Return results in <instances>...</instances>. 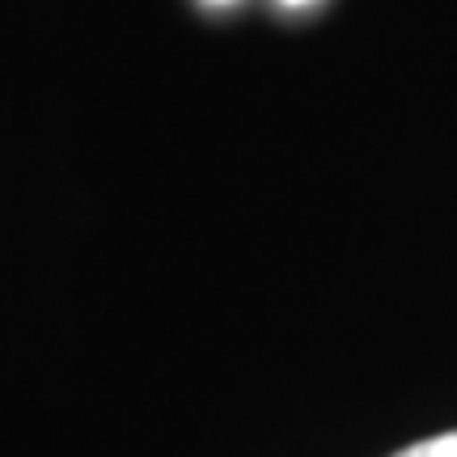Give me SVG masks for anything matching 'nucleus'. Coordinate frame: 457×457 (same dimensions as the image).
I'll return each mask as SVG.
<instances>
[{"instance_id":"obj_1","label":"nucleus","mask_w":457,"mask_h":457,"mask_svg":"<svg viewBox=\"0 0 457 457\" xmlns=\"http://www.w3.org/2000/svg\"><path fill=\"white\" fill-rule=\"evenodd\" d=\"M394 457H457V432H445V436H432V441H420L403 449Z\"/></svg>"},{"instance_id":"obj_2","label":"nucleus","mask_w":457,"mask_h":457,"mask_svg":"<svg viewBox=\"0 0 457 457\" xmlns=\"http://www.w3.org/2000/svg\"><path fill=\"white\" fill-rule=\"evenodd\" d=\"M284 4H313V0H284Z\"/></svg>"},{"instance_id":"obj_3","label":"nucleus","mask_w":457,"mask_h":457,"mask_svg":"<svg viewBox=\"0 0 457 457\" xmlns=\"http://www.w3.org/2000/svg\"><path fill=\"white\" fill-rule=\"evenodd\" d=\"M212 4H228V0H212Z\"/></svg>"}]
</instances>
